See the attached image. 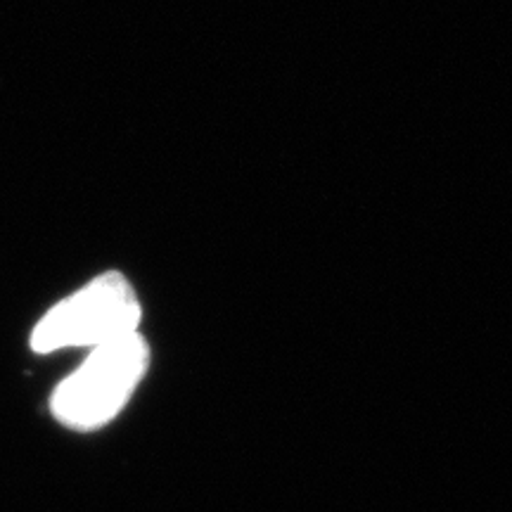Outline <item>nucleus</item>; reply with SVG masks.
Wrapping results in <instances>:
<instances>
[{
    "instance_id": "1",
    "label": "nucleus",
    "mask_w": 512,
    "mask_h": 512,
    "mask_svg": "<svg viewBox=\"0 0 512 512\" xmlns=\"http://www.w3.org/2000/svg\"><path fill=\"white\" fill-rule=\"evenodd\" d=\"M147 368L150 347L140 332L91 349L86 361L55 387L50 413L74 432L100 430L124 411Z\"/></svg>"
},
{
    "instance_id": "2",
    "label": "nucleus",
    "mask_w": 512,
    "mask_h": 512,
    "mask_svg": "<svg viewBox=\"0 0 512 512\" xmlns=\"http://www.w3.org/2000/svg\"><path fill=\"white\" fill-rule=\"evenodd\" d=\"M143 306L133 285L119 271H105L81 290L57 302L31 330L29 344L36 354L62 349H98L136 335Z\"/></svg>"
}]
</instances>
